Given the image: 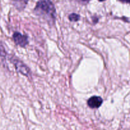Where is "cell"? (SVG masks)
<instances>
[{
    "label": "cell",
    "instance_id": "6da1fadb",
    "mask_svg": "<svg viewBox=\"0 0 130 130\" xmlns=\"http://www.w3.org/2000/svg\"><path fill=\"white\" fill-rule=\"evenodd\" d=\"M34 12L51 25L55 22L57 14L52 0H38Z\"/></svg>",
    "mask_w": 130,
    "mask_h": 130
},
{
    "label": "cell",
    "instance_id": "7a4b0ae2",
    "mask_svg": "<svg viewBox=\"0 0 130 130\" xmlns=\"http://www.w3.org/2000/svg\"><path fill=\"white\" fill-rule=\"evenodd\" d=\"M13 38L15 43L20 47H25L29 43L27 36L25 35H23L19 32H15L13 34Z\"/></svg>",
    "mask_w": 130,
    "mask_h": 130
},
{
    "label": "cell",
    "instance_id": "3957f363",
    "mask_svg": "<svg viewBox=\"0 0 130 130\" xmlns=\"http://www.w3.org/2000/svg\"><path fill=\"white\" fill-rule=\"evenodd\" d=\"M103 103V99L100 96H92L88 100V105L91 108H99Z\"/></svg>",
    "mask_w": 130,
    "mask_h": 130
},
{
    "label": "cell",
    "instance_id": "277c9868",
    "mask_svg": "<svg viewBox=\"0 0 130 130\" xmlns=\"http://www.w3.org/2000/svg\"><path fill=\"white\" fill-rule=\"evenodd\" d=\"M11 62L15 64V67L17 69L18 71H20L21 73L25 75V76H29L30 71H29V69L25 66V64H24L22 62L19 61V60H15V61L11 60Z\"/></svg>",
    "mask_w": 130,
    "mask_h": 130
},
{
    "label": "cell",
    "instance_id": "5b68a950",
    "mask_svg": "<svg viewBox=\"0 0 130 130\" xmlns=\"http://www.w3.org/2000/svg\"><path fill=\"white\" fill-rule=\"evenodd\" d=\"M14 7L19 11H22L27 5L29 0H10Z\"/></svg>",
    "mask_w": 130,
    "mask_h": 130
},
{
    "label": "cell",
    "instance_id": "8992f818",
    "mask_svg": "<svg viewBox=\"0 0 130 130\" xmlns=\"http://www.w3.org/2000/svg\"><path fill=\"white\" fill-rule=\"evenodd\" d=\"M69 19L71 22H77L79 20L80 16L79 15L76 14H71L69 16Z\"/></svg>",
    "mask_w": 130,
    "mask_h": 130
},
{
    "label": "cell",
    "instance_id": "52a82bcc",
    "mask_svg": "<svg viewBox=\"0 0 130 130\" xmlns=\"http://www.w3.org/2000/svg\"><path fill=\"white\" fill-rule=\"evenodd\" d=\"M121 2L123 3H127L128 4L129 3V0H119Z\"/></svg>",
    "mask_w": 130,
    "mask_h": 130
},
{
    "label": "cell",
    "instance_id": "ba28073f",
    "mask_svg": "<svg viewBox=\"0 0 130 130\" xmlns=\"http://www.w3.org/2000/svg\"><path fill=\"white\" fill-rule=\"evenodd\" d=\"M81 1H82L83 2H84V3H88V2H89L90 0H81Z\"/></svg>",
    "mask_w": 130,
    "mask_h": 130
},
{
    "label": "cell",
    "instance_id": "9c48e42d",
    "mask_svg": "<svg viewBox=\"0 0 130 130\" xmlns=\"http://www.w3.org/2000/svg\"><path fill=\"white\" fill-rule=\"evenodd\" d=\"M98 1H100V2H102V1H105V0H98Z\"/></svg>",
    "mask_w": 130,
    "mask_h": 130
}]
</instances>
